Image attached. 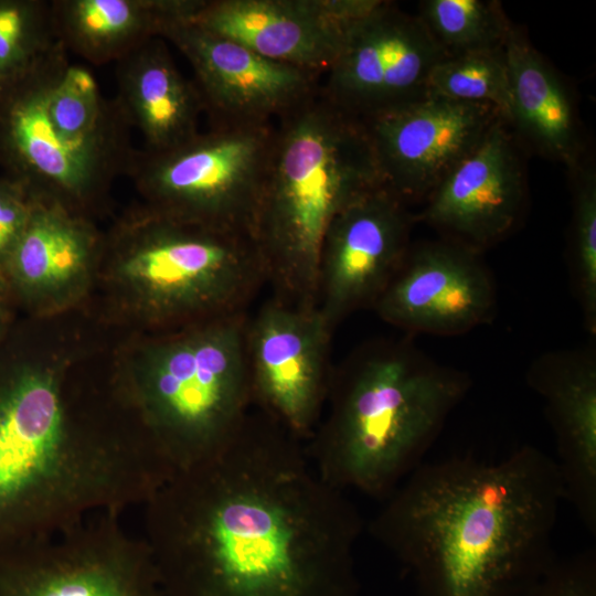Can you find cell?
Masks as SVG:
<instances>
[{
	"label": "cell",
	"instance_id": "30bf717a",
	"mask_svg": "<svg viewBox=\"0 0 596 596\" xmlns=\"http://www.w3.org/2000/svg\"><path fill=\"white\" fill-rule=\"evenodd\" d=\"M333 330L316 307L274 297L247 320L253 407L304 443L319 423L328 396Z\"/></svg>",
	"mask_w": 596,
	"mask_h": 596
},
{
	"label": "cell",
	"instance_id": "277c9868",
	"mask_svg": "<svg viewBox=\"0 0 596 596\" xmlns=\"http://www.w3.org/2000/svg\"><path fill=\"white\" fill-rule=\"evenodd\" d=\"M383 187L362 121L320 92L278 119L254 240L274 298L316 307L324 233L348 205Z\"/></svg>",
	"mask_w": 596,
	"mask_h": 596
},
{
	"label": "cell",
	"instance_id": "f546056e",
	"mask_svg": "<svg viewBox=\"0 0 596 596\" xmlns=\"http://www.w3.org/2000/svg\"><path fill=\"white\" fill-rule=\"evenodd\" d=\"M2 327H3V312L0 308V332H1Z\"/></svg>",
	"mask_w": 596,
	"mask_h": 596
},
{
	"label": "cell",
	"instance_id": "4fadbf2b",
	"mask_svg": "<svg viewBox=\"0 0 596 596\" xmlns=\"http://www.w3.org/2000/svg\"><path fill=\"white\" fill-rule=\"evenodd\" d=\"M415 216L384 187L361 196L329 224L318 262L316 308L334 329L372 308L409 246Z\"/></svg>",
	"mask_w": 596,
	"mask_h": 596
},
{
	"label": "cell",
	"instance_id": "cb8c5ba5",
	"mask_svg": "<svg viewBox=\"0 0 596 596\" xmlns=\"http://www.w3.org/2000/svg\"><path fill=\"white\" fill-rule=\"evenodd\" d=\"M426 94L492 106L508 124L511 93L504 45L447 55L430 71Z\"/></svg>",
	"mask_w": 596,
	"mask_h": 596
},
{
	"label": "cell",
	"instance_id": "8992f818",
	"mask_svg": "<svg viewBox=\"0 0 596 596\" xmlns=\"http://www.w3.org/2000/svg\"><path fill=\"white\" fill-rule=\"evenodd\" d=\"M247 320L242 312L178 329L125 382L173 472L220 450L253 408Z\"/></svg>",
	"mask_w": 596,
	"mask_h": 596
},
{
	"label": "cell",
	"instance_id": "ba28073f",
	"mask_svg": "<svg viewBox=\"0 0 596 596\" xmlns=\"http://www.w3.org/2000/svg\"><path fill=\"white\" fill-rule=\"evenodd\" d=\"M274 125H211L169 150L136 149L126 175L160 215L254 237Z\"/></svg>",
	"mask_w": 596,
	"mask_h": 596
},
{
	"label": "cell",
	"instance_id": "7c38bea8",
	"mask_svg": "<svg viewBox=\"0 0 596 596\" xmlns=\"http://www.w3.org/2000/svg\"><path fill=\"white\" fill-rule=\"evenodd\" d=\"M500 119L492 106L426 94L360 120L383 187L407 203L425 201Z\"/></svg>",
	"mask_w": 596,
	"mask_h": 596
},
{
	"label": "cell",
	"instance_id": "d4e9b609",
	"mask_svg": "<svg viewBox=\"0 0 596 596\" xmlns=\"http://www.w3.org/2000/svg\"><path fill=\"white\" fill-rule=\"evenodd\" d=\"M572 180L573 214L570 265L576 299L585 327L596 332V171L585 159L568 172Z\"/></svg>",
	"mask_w": 596,
	"mask_h": 596
},
{
	"label": "cell",
	"instance_id": "4316f807",
	"mask_svg": "<svg viewBox=\"0 0 596 596\" xmlns=\"http://www.w3.org/2000/svg\"><path fill=\"white\" fill-rule=\"evenodd\" d=\"M529 596H596V549L556 557Z\"/></svg>",
	"mask_w": 596,
	"mask_h": 596
},
{
	"label": "cell",
	"instance_id": "9c48e42d",
	"mask_svg": "<svg viewBox=\"0 0 596 596\" xmlns=\"http://www.w3.org/2000/svg\"><path fill=\"white\" fill-rule=\"evenodd\" d=\"M119 517L96 513L1 551L0 596H166L145 541Z\"/></svg>",
	"mask_w": 596,
	"mask_h": 596
},
{
	"label": "cell",
	"instance_id": "7402d4cb",
	"mask_svg": "<svg viewBox=\"0 0 596 596\" xmlns=\"http://www.w3.org/2000/svg\"><path fill=\"white\" fill-rule=\"evenodd\" d=\"M100 245L85 215L54 202L34 200L28 224L3 270L21 292L46 294L81 277Z\"/></svg>",
	"mask_w": 596,
	"mask_h": 596
},
{
	"label": "cell",
	"instance_id": "ffe728a7",
	"mask_svg": "<svg viewBox=\"0 0 596 596\" xmlns=\"http://www.w3.org/2000/svg\"><path fill=\"white\" fill-rule=\"evenodd\" d=\"M114 98L131 129H137L148 151L180 146L199 131L204 113L194 83L177 67L161 38H155L116 63Z\"/></svg>",
	"mask_w": 596,
	"mask_h": 596
},
{
	"label": "cell",
	"instance_id": "5b68a950",
	"mask_svg": "<svg viewBox=\"0 0 596 596\" xmlns=\"http://www.w3.org/2000/svg\"><path fill=\"white\" fill-rule=\"evenodd\" d=\"M67 53L58 42L0 83V173L34 200L85 215L127 174L136 148L115 100Z\"/></svg>",
	"mask_w": 596,
	"mask_h": 596
},
{
	"label": "cell",
	"instance_id": "5bb4252c",
	"mask_svg": "<svg viewBox=\"0 0 596 596\" xmlns=\"http://www.w3.org/2000/svg\"><path fill=\"white\" fill-rule=\"evenodd\" d=\"M169 41L190 63L211 125L274 124L320 88V76L268 60L192 21L169 25Z\"/></svg>",
	"mask_w": 596,
	"mask_h": 596
},
{
	"label": "cell",
	"instance_id": "ac0fdd59",
	"mask_svg": "<svg viewBox=\"0 0 596 596\" xmlns=\"http://www.w3.org/2000/svg\"><path fill=\"white\" fill-rule=\"evenodd\" d=\"M529 386L544 401L555 444L565 501L596 536V361L583 351L542 355L528 372Z\"/></svg>",
	"mask_w": 596,
	"mask_h": 596
},
{
	"label": "cell",
	"instance_id": "6da1fadb",
	"mask_svg": "<svg viewBox=\"0 0 596 596\" xmlns=\"http://www.w3.org/2000/svg\"><path fill=\"white\" fill-rule=\"evenodd\" d=\"M143 536L166 596H358L363 521L306 445L252 408L214 455L146 501Z\"/></svg>",
	"mask_w": 596,
	"mask_h": 596
},
{
	"label": "cell",
	"instance_id": "52a82bcc",
	"mask_svg": "<svg viewBox=\"0 0 596 596\" xmlns=\"http://www.w3.org/2000/svg\"><path fill=\"white\" fill-rule=\"evenodd\" d=\"M121 279L149 316L179 329L246 312L266 285L254 237L160 215L147 206L113 234Z\"/></svg>",
	"mask_w": 596,
	"mask_h": 596
},
{
	"label": "cell",
	"instance_id": "9a60e30c",
	"mask_svg": "<svg viewBox=\"0 0 596 596\" xmlns=\"http://www.w3.org/2000/svg\"><path fill=\"white\" fill-rule=\"evenodd\" d=\"M497 289L480 253L441 240L409 246L372 309L408 333L456 336L490 322Z\"/></svg>",
	"mask_w": 596,
	"mask_h": 596
},
{
	"label": "cell",
	"instance_id": "484cf974",
	"mask_svg": "<svg viewBox=\"0 0 596 596\" xmlns=\"http://www.w3.org/2000/svg\"><path fill=\"white\" fill-rule=\"evenodd\" d=\"M58 42L51 0H0V83L29 70Z\"/></svg>",
	"mask_w": 596,
	"mask_h": 596
},
{
	"label": "cell",
	"instance_id": "e0dca14e",
	"mask_svg": "<svg viewBox=\"0 0 596 596\" xmlns=\"http://www.w3.org/2000/svg\"><path fill=\"white\" fill-rule=\"evenodd\" d=\"M381 0H203L190 19L255 53L323 76L351 25Z\"/></svg>",
	"mask_w": 596,
	"mask_h": 596
},
{
	"label": "cell",
	"instance_id": "2e32d148",
	"mask_svg": "<svg viewBox=\"0 0 596 596\" xmlns=\"http://www.w3.org/2000/svg\"><path fill=\"white\" fill-rule=\"evenodd\" d=\"M525 200L521 143L500 119L428 195L415 220L481 253L512 232Z\"/></svg>",
	"mask_w": 596,
	"mask_h": 596
},
{
	"label": "cell",
	"instance_id": "44dd1931",
	"mask_svg": "<svg viewBox=\"0 0 596 596\" xmlns=\"http://www.w3.org/2000/svg\"><path fill=\"white\" fill-rule=\"evenodd\" d=\"M203 0H51L57 40L94 65L117 63L172 23L189 20Z\"/></svg>",
	"mask_w": 596,
	"mask_h": 596
},
{
	"label": "cell",
	"instance_id": "d6986e66",
	"mask_svg": "<svg viewBox=\"0 0 596 596\" xmlns=\"http://www.w3.org/2000/svg\"><path fill=\"white\" fill-rule=\"evenodd\" d=\"M504 51L511 93L508 125L520 143L573 171L586 159L584 128L573 91L514 23L509 28Z\"/></svg>",
	"mask_w": 596,
	"mask_h": 596
},
{
	"label": "cell",
	"instance_id": "83f0119b",
	"mask_svg": "<svg viewBox=\"0 0 596 596\" xmlns=\"http://www.w3.org/2000/svg\"><path fill=\"white\" fill-rule=\"evenodd\" d=\"M34 199L18 182L0 173V269L10 257L30 219Z\"/></svg>",
	"mask_w": 596,
	"mask_h": 596
},
{
	"label": "cell",
	"instance_id": "8fae6325",
	"mask_svg": "<svg viewBox=\"0 0 596 596\" xmlns=\"http://www.w3.org/2000/svg\"><path fill=\"white\" fill-rule=\"evenodd\" d=\"M447 55L416 13L381 0L349 29L320 92L363 119L426 95L430 71Z\"/></svg>",
	"mask_w": 596,
	"mask_h": 596
},
{
	"label": "cell",
	"instance_id": "3957f363",
	"mask_svg": "<svg viewBox=\"0 0 596 596\" xmlns=\"http://www.w3.org/2000/svg\"><path fill=\"white\" fill-rule=\"evenodd\" d=\"M470 387L466 372L406 340L365 343L332 370L308 456L336 489L385 500L423 462Z\"/></svg>",
	"mask_w": 596,
	"mask_h": 596
},
{
	"label": "cell",
	"instance_id": "603a6c76",
	"mask_svg": "<svg viewBox=\"0 0 596 596\" xmlns=\"http://www.w3.org/2000/svg\"><path fill=\"white\" fill-rule=\"evenodd\" d=\"M416 14L448 55L503 46L512 23L492 0H425Z\"/></svg>",
	"mask_w": 596,
	"mask_h": 596
},
{
	"label": "cell",
	"instance_id": "7a4b0ae2",
	"mask_svg": "<svg viewBox=\"0 0 596 596\" xmlns=\"http://www.w3.org/2000/svg\"><path fill=\"white\" fill-rule=\"evenodd\" d=\"M564 501L555 459L523 445L492 462H422L369 529L422 596H529L556 558Z\"/></svg>",
	"mask_w": 596,
	"mask_h": 596
},
{
	"label": "cell",
	"instance_id": "f1b7e54d",
	"mask_svg": "<svg viewBox=\"0 0 596 596\" xmlns=\"http://www.w3.org/2000/svg\"><path fill=\"white\" fill-rule=\"evenodd\" d=\"M4 289H6V279H4V276L2 274V270L0 269V299L4 292Z\"/></svg>",
	"mask_w": 596,
	"mask_h": 596
}]
</instances>
